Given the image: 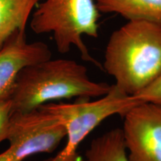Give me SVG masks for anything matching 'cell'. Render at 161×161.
<instances>
[{"label":"cell","mask_w":161,"mask_h":161,"mask_svg":"<svg viewBox=\"0 0 161 161\" xmlns=\"http://www.w3.org/2000/svg\"><path fill=\"white\" fill-rule=\"evenodd\" d=\"M103 69L115 85L136 96L161 76V23L128 20L110 35Z\"/></svg>","instance_id":"cell-1"},{"label":"cell","mask_w":161,"mask_h":161,"mask_svg":"<svg viewBox=\"0 0 161 161\" xmlns=\"http://www.w3.org/2000/svg\"><path fill=\"white\" fill-rule=\"evenodd\" d=\"M84 161H130L122 130L115 128L94 138L85 153Z\"/></svg>","instance_id":"cell-10"},{"label":"cell","mask_w":161,"mask_h":161,"mask_svg":"<svg viewBox=\"0 0 161 161\" xmlns=\"http://www.w3.org/2000/svg\"><path fill=\"white\" fill-rule=\"evenodd\" d=\"M52 58L47 44L28 43L25 31L17 30L0 50V102L9 99L16 79L23 68Z\"/></svg>","instance_id":"cell-7"},{"label":"cell","mask_w":161,"mask_h":161,"mask_svg":"<svg viewBox=\"0 0 161 161\" xmlns=\"http://www.w3.org/2000/svg\"><path fill=\"white\" fill-rule=\"evenodd\" d=\"M134 96L142 102H152L161 105V76Z\"/></svg>","instance_id":"cell-11"},{"label":"cell","mask_w":161,"mask_h":161,"mask_svg":"<svg viewBox=\"0 0 161 161\" xmlns=\"http://www.w3.org/2000/svg\"><path fill=\"white\" fill-rule=\"evenodd\" d=\"M101 13L117 14L127 20L161 23V0H95Z\"/></svg>","instance_id":"cell-8"},{"label":"cell","mask_w":161,"mask_h":161,"mask_svg":"<svg viewBox=\"0 0 161 161\" xmlns=\"http://www.w3.org/2000/svg\"><path fill=\"white\" fill-rule=\"evenodd\" d=\"M100 17L95 0H43L37 4L30 26L38 35L52 33L60 53H67L74 46L82 59L101 67L82 40L83 35L98 37Z\"/></svg>","instance_id":"cell-3"},{"label":"cell","mask_w":161,"mask_h":161,"mask_svg":"<svg viewBox=\"0 0 161 161\" xmlns=\"http://www.w3.org/2000/svg\"><path fill=\"white\" fill-rule=\"evenodd\" d=\"M130 161H161V105L140 102L122 116Z\"/></svg>","instance_id":"cell-6"},{"label":"cell","mask_w":161,"mask_h":161,"mask_svg":"<svg viewBox=\"0 0 161 161\" xmlns=\"http://www.w3.org/2000/svg\"><path fill=\"white\" fill-rule=\"evenodd\" d=\"M40 0H0V50L14 32L25 31L32 10Z\"/></svg>","instance_id":"cell-9"},{"label":"cell","mask_w":161,"mask_h":161,"mask_svg":"<svg viewBox=\"0 0 161 161\" xmlns=\"http://www.w3.org/2000/svg\"><path fill=\"white\" fill-rule=\"evenodd\" d=\"M112 86L92 80L86 66L75 60L50 58L19 72L9 99L12 113H25L53 101L100 98Z\"/></svg>","instance_id":"cell-2"},{"label":"cell","mask_w":161,"mask_h":161,"mask_svg":"<svg viewBox=\"0 0 161 161\" xmlns=\"http://www.w3.org/2000/svg\"><path fill=\"white\" fill-rule=\"evenodd\" d=\"M65 137L64 125L42 107L12 113L7 136L9 147L0 154V161H24L34 154L52 153Z\"/></svg>","instance_id":"cell-5"},{"label":"cell","mask_w":161,"mask_h":161,"mask_svg":"<svg viewBox=\"0 0 161 161\" xmlns=\"http://www.w3.org/2000/svg\"><path fill=\"white\" fill-rule=\"evenodd\" d=\"M11 115V101L10 99L1 101L0 102V142L7 140Z\"/></svg>","instance_id":"cell-12"},{"label":"cell","mask_w":161,"mask_h":161,"mask_svg":"<svg viewBox=\"0 0 161 161\" xmlns=\"http://www.w3.org/2000/svg\"><path fill=\"white\" fill-rule=\"evenodd\" d=\"M134 96H128L112 86L110 91L97 100L79 98L74 103H49L40 106L54 114L65 127L66 143L54 157L43 161H84L78 153L84 139L104 119L116 114L123 116L130 108L140 103Z\"/></svg>","instance_id":"cell-4"}]
</instances>
